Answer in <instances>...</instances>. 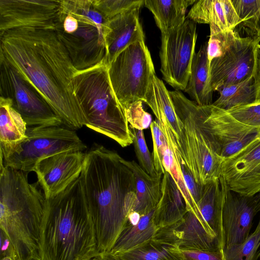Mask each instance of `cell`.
<instances>
[{"mask_svg": "<svg viewBox=\"0 0 260 260\" xmlns=\"http://www.w3.org/2000/svg\"><path fill=\"white\" fill-rule=\"evenodd\" d=\"M257 228H258L260 230V219H259V221L258 222V225L257 226Z\"/></svg>", "mask_w": 260, "mask_h": 260, "instance_id": "f6af8a7d", "label": "cell"}, {"mask_svg": "<svg viewBox=\"0 0 260 260\" xmlns=\"http://www.w3.org/2000/svg\"><path fill=\"white\" fill-rule=\"evenodd\" d=\"M203 126L215 152L223 160L260 136V129L241 123L212 104L202 106Z\"/></svg>", "mask_w": 260, "mask_h": 260, "instance_id": "4fadbf2b", "label": "cell"}, {"mask_svg": "<svg viewBox=\"0 0 260 260\" xmlns=\"http://www.w3.org/2000/svg\"><path fill=\"white\" fill-rule=\"evenodd\" d=\"M115 150L94 143L86 152L79 180L94 225L98 251H110L136 202V179Z\"/></svg>", "mask_w": 260, "mask_h": 260, "instance_id": "7a4b0ae2", "label": "cell"}, {"mask_svg": "<svg viewBox=\"0 0 260 260\" xmlns=\"http://www.w3.org/2000/svg\"><path fill=\"white\" fill-rule=\"evenodd\" d=\"M197 23L186 17L181 26L161 33L160 71L175 90H184L189 78L197 39Z\"/></svg>", "mask_w": 260, "mask_h": 260, "instance_id": "9c48e42d", "label": "cell"}, {"mask_svg": "<svg viewBox=\"0 0 260 260\" xmlns=\"http://www.w3.org/2000/svg\"><path fill=\"white\" fill-rule=\"evenodd\" d=\"M153 239L180 249H222L215 235L190 211L177 222L159 229Z\"/></svg>", "mask_w": 260, "mask_h": 260, "instance_id": "ac0fdd59", "label": "cell"}, {"mask_svg": "<svg viewBox=\"0 0 260 260\" xmlns=\"http://www.w3.org/2000/svg\"><path fill=\"white\" fill-rule=\"evenodd\" d=\"M1 96L10 98L27 126H61L47 103L4 58H0Z\"/></svg>", "mask_w": 260, "mask_h": 260, "instance_id": "30bf717a", "label": "cell"}, {"mask_svg": "<svg viewBox=\"0 0 260 260\" xmlns=\"http://www.w3.org/2000/svg\"><path fill=\"white\" fill-rule=\"evenodd\" d=\"M4 58L38 92L68 128L86 125L73 79L78 70L52 29L20 28L0 34Z\"/></svg>", "mask_w": 260, "mask_h": 260, "instance_id": "6da1fadb", "label": "cell"}, {"mask_svg": "<svg viewBox=\"0 0 260 260\" xmlns=\"http://www.w3.org/2000/svg\"><path fill=\"white\" fill-rule=\"evenodd\" d=\"M0 162V229L11 242L16 260H41L40 232L46 199L30 183L28 172Z\"/></svg>", "mask_w": 260, "mask_h": 260, "instance_id": "277c9868", "label": "cell"}, {"mask_svg": "<svg viewBox=\"0 0 260 260\" xmlns=\"http://www.w3.org/2000/svg\"><path fill=\"white\" fill-rule=\"evenodd\" d=\"M141 8H137L108 20L103 32L106 46L105 60L108 66L120 52L138 41H145L139 20Z\"/></svg>", "mask_w": 260, "mask_h": 260, "instance_id": "d6986e66", "label": "cell"}, {"mask_svg": "<svg viewBox=\"0 0 260 260\" xmlns=\"http://www.w3.org/2000/svg\"><path fill=\"white\" fill-rule=\"evenodd\" d=\"M217 91L219 96L212 105L225 111L237 106L254 104L256 101L253 76L240 83L221 87Z\"/></svg>", "mask_w": 260, "mask_h": 260, "instance_id": "f1b7e54d", "label": "cell"}, {"mask_svg": "<svg viewBox=\"0 0 260 260\" xmlns=\"http://www.w3.org/2000/svg\"><path fill=\"white\" fill-rule=\"evenodd\" d=\"M62 9L78 22V28L73 32L66 33L59 28L55 30L74 67L78 70H83L104 60L106 54L104 39L95 23L81 12L74 1H63Z\"/></svg>", "mask_w": 260, "mask_h": 260, "instance_id": "8fae6325", "label": "cell"}, {"mask_svg": "<svg viewBox=\"0 0 260 260\" xmlns=\"http://www.w3.org/2000/svg\"><path fill=\"white\" fill-rule=\"evenodd\" d=\"M143 102L142 101H136L124 108L129 125L140 130L148 128L152 122L151 115L143 108Z\"/></svg>", "mask_w": 260, "mask_h": 260, "instance_id": "74e56055", "label": "cell"}, {"mask_svg": "<svg viewBox=\"0 0 260 260\" xmlns=\"http://www.w3.org/2000/svg\"><path fill=\"white\" fill-rule=\"evenodd\" d=\"M86 152L66 151L40 160L34 172L46 199L63 191L82 171Z\"/></svg>", "mask_w": 260, "mask_h": 260, "instance_id": "e0dca14e", "label": "cell"}, {"mask_svg": "<svg viewBox=\"0 0 260 260\" xmlns=\"http://www.w3.org/2000/svg\"><path fill=\"white\" fill-rule=\"evenodd\" d=\"M90 260H122L118 255L110 251L100 252Z\"/></svg>", "mask_w": 260, "mask_h": 260, "instance_id": "7bdbcfd3", "label": "cell"}, {"mask_svg": "<svg viewBox=\"0 0 260 260\" xmlns=\"http://www.w3.org/2000/svg\"><path fill=\"white\" fill-rule=\"evenodd\" d=\"M175 248L152 239L134 249L117 255L122 260H180Z\"/></svg>", "mask_w": 260, "mask_h": 260, "instance_id": "f546056e", "label": "cell"}, {"mask_svg": "<svg viewBox=\"0 0 260 260\" xmlns=\"http://www.w3.org/2000/svg\"><path fill=\"white\" fill-rule=\"evenodd\" d=\"M154 211L141 216L139 221L135 224L127 223L110 251L118 255L151 240L159 229L154 221Z\"/></svg>", "mask_w": 260, "mask_h": 260, "instance_id": "4316f807", "label": "cell"}, {"mask_svg": "<svg viewBox=\"0 0 260 260\" xmlns=\"http://www.w3.org/2000/svg\"><path fill=\"white\" fill-rule=\"evenodd\" d=\"M73 83L85 126L112 139L122 147L133 144V134L113 91L105 59L92 67L78 70Z\"/></svg>", "mask_w": 260, "mask_h": 260, "instance_id": "5b68a950", "label": "cell"}, {"mask_svg": "<svg viewBox=\"0 0 260 260\" xmlns=\"http://www.w3.org/2000/svg\"><path fill=\"white\" fill-rule=\"evenodd\" d=\"M153 150L152 157L155 168L158 173L162 175L166 172L163 165L165 151L168 146L166 138L162 133L157 119L152 121L150 125Z\"/></svg>", "mask_w": 260, "mask_h": 260, "instance_id": "d590c367", "label": "cell"}, {"mask_svg": "<svg viewBox=\"0 0 260 260\" xmlns=\"http://www.w3.org/2000/svg\"><path fill=\"white\" fill-rule=\"evenodd\" d=\"M221 176L232 191L245 196L260 192V136L223 160Z\"/></svg>", "mask_w": 260, "mask_h": 260, "instance_id": "9a60e30c", "label": "cell"}, {"mask_svg": "<svg viewBox=\"0 0 260 260\" xmlns=\"http://www.w3.org/2000/svg\"><path fill=\"white\" fill-rule=\"evenodd\" d=\"M251 37L260 40V0H231Z\"/></svg>", "mask_w": 260, "mask_h": 260, "instance_id": "4dcf8cb0", "label": "cell"}, {"mask_svg": "<svg viewBox=\"0 0 260 260\" xmlns=\"http://www.w3.org/2000/svg\"><path fill=\"white\" fill-rule=\"evenodd\" d=\"M181 168L186 186L197 205L200 199L204 185H201L196 182L192 174L186 166L183 160L181 162Z\"/></svg>", "mask_w": 260, "mask_h": 260, "instance_id": "ab89813d", "label": "cell"}, {"mask_svg": "<svg viewBox=\"0 0 260 260\" xmlns=\"http://www.w3.org/2000/svg\"><path fill=\"white\" fill-rule=\"evenodd\" d=\"M40 249L41 260H90L99 252L79 177L57 196L46 199Z\"/></svg>", "mask_w": 260, "mask_h": 260, "instance_id": "3957f363", "label": "cell"}, {"mask_svg": "<svg viewBox=\"0 0 260 260\" xmlns=\"http://www.w3.org/2000/svg\"><path fill=\"white\" fill-rule=\"evenodd\" d=\"M145 103L156 119H165L179 142L182 124L178 117L172 100L164 82L156 75L152 78L145 95Z\"/></svg>", "mask_w": 260, "mask_h": 260, "instance_id": "d4e9b609", "label": "cell"}, {"mask_svg": "<svg viewBox=\"0 0 260 260\" xmlns=\"http://www.w3.org/2000/svg\"><path fill=\"white\" fill-rule=\"evenodd\" d=\"M253 76L256 90V103H260V47L257 51L256 62Z\"/></svg>", "mask_w": 260, "mask_h": 260, "instance_id": "b9f144b4", "label": "cell"}, {"mask_svg": "<svg viewBox=\"0 0 260 260\" xmlns=\"http://www.w3.org/2000/svg\"><path fill=\"white\" fill-rule=\"evenodd\" d=\"M220 177L224 190L222 226L226 247L243 243L249 236L253 218L260 211V192L252 196L242 195L231 190Z\"/></svg>", "mask_w": 260, "mask_h": 260, "instance_id": "2e32d148", "label": "cell"}, {"mask_svg": "<svg viewBox=\"0 0 260 260\" xmlns=\"http://www.w3.org/2000/svg\"><path fill=\"white\" fill-rule=\"evenodd\" d=\"M1 258L10 256L16 260L14 249L5 233L1 230Z\"/></svg>", "mask_w": 260, "mask_h": 260, "instance_id": "60d3db41", "label": "cell"}, {"mask_svg": "<svg viewBox=\"0 0 260 260\" xmlns=\"http://www.w3.org/2000/svg\"><path fill=\"white\" fill-rule=\"evenodd\" d=\"M186 17L196 23L214 25L221 30H234L241 22L231 0L197 1Z\"/></svg>", "mask_w": 260, "mask_h": 260, "instance_id": "44dd1931", "label": "cell"}, {"mask_svg": "<svg viewBox=\"0 0 260 260\" xmlns=\"http://www.w3.org/2000/svg\"><path fill=\"white\" fill-rule=\"evenodd\" d=\"M121 160L132 171L136 179V202L133 212L141 216L147 214L155 209L161 197L162 175L152 177L135 161L123 158Z\"/></svg>", "mask_w": 260, "mask_h": 260, "instance_id": "cb8c5ba5", "label": "cell"}, {"mask_svg": "<svg viewBox=\"0 0 260 260\" xmlns=\"http://www.w3.org/2000/svg\"><path fill=\"white\" fill-rule=\"evenodd\" d=\"M197 0H145V6L154 16L161 33H165L183 24L187 8Z\"/></svg>", "mask_w": 260, "mask_h": 260, "instance_id": "83f0119b", "label": "cell"}, {"mask_svg": "<svg viewBox=\"0 0 260 260\" xmlns=\"http://www.w3.org/2000/svg\"><path fill=\"white\" fill-rule=\"evenodd\" d=\"M260 40L237 36L222 56L209 64V86L214 92L222 86L240 83L253 76Z\"/></svg>", "mask_w": 260, "mask_h": 260, "instance_id": "7c38bea8", "label": "cell"}, {"mask_svg": "<svg viewBox=\"0 0 260 260\" xmlns=\"http://www.w3.org/2000/svg\"><path fill=\"white\" fill-rule=\"evenodd\" d=\"M108 71L113 91L123 110L133 102H145L149 85L156 75L145 41L120 52L108 66Z\"/></svg>", "mask_w": 260, "mask_h": 260, "instance_id": "52a82bcc", "label": "cell"}, {"mask_svg": "<svg viewBox=\"0 0 260 260\" xmlns=\"http://www.w3.org/2000/svg\"><path fill=\"white\" fill-rule=\"evenodd\" d=\"M86 149L74 130L61 126H27L26 137L17 151L5 159L1 156L5 166L29 173L45 157Z\"/></svg>", "mask_w": 260, "mask_h": 260, "instance_id": "ba28073f", "label": "cell"}, {"mask_svg": "<svg viewBox=\"0 0 260 260\" xmlns=\"http://www.w3.org/2000/svg\"><path fill=\"white\" fill-rule=\"evenodd\" d=\"M260 230L256 227L247 239L241 244L224 247L225 260H258L260 257Z\"/></svg>", "mask_w": 260, "mask_h": 260, "instance_id": "1f68e13d", "label": "cell"}, {"mask_svg": "<svg viewBox=\"0 0 260 260\" xmlns=\"http://www.w3.org/2000/svg\"><path fill=\"white\" fill-rule=\"evenodd\" d=\"M224 190L221 177L203 185L197 205L209 229L216 237L221 249L224 247L222 226Z\"/></svg>", "mask_w": 260, "mask_h": 260, "instance_id": "7402d4cb", "label": "cell"}, {"mask_svg": "<svg viewBox=\"0 0 260 260\" xmlns=\"http://www.w3.org/2000/svg\"><path fill=\"white\" fill-rule=\"evenodd\" d=\"M175 251L180 260H225L223 250H184L177 247Z\"/></svg>", "mask_w": 260, "mask_h": 260, "instance_id": "f35d334b", "label": "cell"}, {"mask_svg": "<svg viewBox=\"0 0 260 260\" xmlns=\"http://www.w3.org/2000/svg\"><path fill=\"white\" fill-rule=\"evenodd\" d=\"M210 35L207 43V55L209 61L223 55L235 42L237 32L233 30H221L214 25H209Z\"/></svg>", "mask_w": 260, "mask_h": 260, "instance_id": "d6a6232c", "label": "cell"}, {"mask_svg": "<svg viewBox=\"0 0 260 260\" xmlns=\"http://www.w3.org/2000/svg\"><path fill=\"white\" fill-rule=\"evenodd\" d=\"M187 211L178 186L166 171L162 178L161 197L154 211L155 223L159 229L171 225L181 220Z\"/></svg>", "mask_w": 260, "mask_h": 260, "instance_id": "603a6c76", "label": "cell"}, {"mask_svg": "<svg viewBox=\"0 0 260 260\" xmlns=\"http://www.w3.org/2000/svg\"><path fill=\"white\" fill-rule=\"evenodd\" d=\"M27 125L7 97L0 98V152L5 159L18 149L26 137Z\"/></svg>", "mask_w": 260, "mask_h": 260, "instance_id": "ffe728a7", "label": "cell"}, {"mask_svg": "<svg viewBox=\"0 0 260 260\" xmlns=\"http://www.w3.org/2000/svg\"><path fill=\"white\" fill-rule=\"evenodd\" d=\"M143 0H94V7L107 20L131 10L141 8Z\"/></svg>", "mask_w": 260, "mask_h": 260, "instance_id": "836d02e7", "label": "cell"}, {"mask_svg": "<svg viewBox=\"0 0 260 260\" xmlns=\"http://www.w3.org/2000/svg\"><path fill=\"white\" fill-rule=\"evenodd\" d=\"M184 91L198 105L202 106L212 104L213 91L209 86V61L207 43L194 53L187 85Z\"/></svg>", "mask_w": 260, "mask_h": 260, "instance_id": "484cf974", "label": "cell"}, {"mask_svg": "<svg viewBox=\"0 0 260 260\" xmlns=\"http://www.w3.org/2000/svg\"><path fill=\"white\" fill-rule=\"evenodd\" d=\"M225 111L241 123L260 129V103L237 106Z\"/></svg>", "mask_w": 260, "mask_h": 260, "instance_id": "8d00e7d4", "label": "cell"}, {"mask_svg": "<svg viewBox=\"0 0 260 260\" xmlns=\"http://www.w3.org/2000/svg\"><path fill=\"white\" fill-rule=\"evenodd\" d=\"M176 114L182 124L178 150L196 182L205 185L221 176L223 159L214 151L204 128L203 107L180 90L169 91Z\"/></svg>", "mask_w": 260, "mask_h": 260, "instance_id": "8992f818", "label": "cell"}, {"mask_svg": "<svg viewBox=\"0 0 260 260\" xmlns=\"http://www.w3.org/2000/svg\"><path fill=\"white\" fill-rule=\"evenodd\" d=\"M61 1L0 0V34L20 28L52 29L60 20Z\"/></svg>", "mask_w": 260, "mask_h": 260, "instance_id": "5bb4252c", "label": "cell"}, {"mask_svg": "<svg viewBox=\"0 0 260 260\" xmlns=\"http://www.w3.org/2000/svg\"><path fill=\"white\" fill-rule=\"evenodd\" d=\"M133 134V145L139 166L149 175L156 177L160 174L156 170L152 155L147 146L143 130L129 126Z\"/></svg>", "mask_w": 260, "mask_h": 260, "instance_id": "e575fe53", "label": "cell"}, {"mask_svg": "<svg viewBox=\"0 0 260 260\" xmlns=\"http://www.w3.org/2000/svg\"><path fill=\"white\" fill-rule=\"evenodd\" d=\"M1 260H15V259H14L12 257L6 256V257L1 258Z\"/></svg>", "mask_w": 260, "mask_h": 260, "instance_id": "ee69618b", "label": "cell"}]
</instances>
